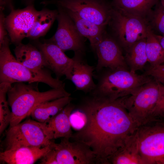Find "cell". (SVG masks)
<instances>
[{
    "instance_id": "obj_11",
    "label": "cell",
    "mask_w": 164,
    "mask_h": 164,
    "mask_svg": "<svg viewBox=\"0 0 164 164\" xmlns=\"http://www.w3.org/2000/svg\"><path fill=\"white\" fill-rule=\"evenodd\" d=\"M38 12L34 4L22 9L11 10L5 17V23L11 43L16 46L27 38Z\"/></svg>"
},
{
    "instance_id": "obj_13",
    "label": "cell",
    "mask_w": 164,
    "mask_h": 164,
    "mask_svg": "<svg viewBox=\"0 0 164 164\" xmlns=\"http://www.w3.org/2000/svg\"><path fill=\"white\" fill-rule=\"evenodd\" d=\"M94 52L97 58L95 70L96 72L104 68L111 70H127L121 46L115 39L109 35L105 31L97 45Z\"/></svg>"
},
{
    "instance_id": "obj_32",
    "label": "cell",
    "mask_w": 164,
    "mask_h": 164,
    "mask_svg": "<svg viewBox=\"0 0 164 164\" xmlns=\"http://www.w3.org/2000/svg\"><path fill=\"white\" fill-rule=\"evenodd\" d=\"M3 10L0 9V46L2 44L8 33L5 25V17Z\"/></svg>"
},
{
    "instance_id": "obj_14",
    "label": "cell",
    "mask_w": 164,
    "mask_h": 164,
    "mask_svg": "<svg viewBox=\"0 0 164 164\" xmlns=\"http://www.w3.org/2000/svg\"><path fill=\"white\" fill-rule=\"evenodd\" d=\"M32 41L33 44L43 53L47 67L55 74L57 78L65 76L66 79L70 80L73 58L67 56L64 51L53 42L46 40L42 43L38 39Z\"/></svg>"
},
{
    "instance_id": "obj_34",
    "label": "cell",
    "mask_w": 164,
    "mask_h": 164,
    "mask_svg": "<svg viewBox=\"0 0 164 164\" xmlns=\"http://www.w3.org/2000/svg\"><path fill=\"white\" fill-rule=\"evenodd\" d=\"M155 35L164 50V35L160 36L155 34Z\"/></svg>"
},
{
    "instance_id": "obj_10",
    "label": "cell",
    "mask_w": 164,
    "mask_h": 164,
    "mask_svg": "<svg viewBox=\"0 0 164 164\" xmlns=\"http://www.w3.org/2000/svg\"><path fill=\"white\" fill-rule=\"evenodd\" d=\"M57 7V29L54 35L47 40L55 43L64 52L72 50L84 53L85 46L84 37L79 33L67 12L62 7Z\"/></svg>"
},
{
    "instance_id": "obj_15",
    "label": "cell",
    "mask_w": 164,
    "mask_h": 164,
    "mask_svg": "<svg viewBox=\"0 0 164 164\" xmlns=\"http://www.w3.org/2000/svg\"><path fill=\"white\" fill-rule=\"evenodd\" d=\"M84 53L74 52L70 80L77 90L90 93L96 87L93 79L95 67L88 64L84 59Z\"/></svg>"
},
{
    "instance_id": "obj_35",
    "label": "cell",
    "mask_w": 164,
    "mask_h": 164,
    "mask_svg": "<svg viewBox=\"0 0 164 164\" xmlns=\"http://www.w3.org/2000/svg\"><path fill=\"white\" fill-rule=\"evenodd\" d=\"M36 0H22L23 3L26 5V6L34 4V2Z\"/></svg>"
},
{
    "instance_id": "obj_16",
    "label": "cell",
    "mask_w": 164,
    "mask_h": 164,
    "mask_svg": "<svg viewBox=\"0 0 164 164\" xmlns=\"http://www.w3.org/2000/svg\"><path fill=\"white\" fill-rule=\"evenodd\" d=\"M52 143L45 146H22L5 150L0 152V161L8 164H33L53 149Z\"/></svg>"
},
{
    "instance_id": "obj_4",
    "label": "cell",
    "mask_w": 164,
    "mask_h": 164,
    "mask_svg": "<svg viewBox=\"0 0 164 164\" xmlns=\"http://www.w3.org/2000/svg\"><path fill=\"white\" fill-rule=\"evenodd\" d=\"M103 73L97 72V82L90 94L115 100L131 95L152 80L150 76L140 75L125 69L111 70Z\"/></svg>"
},
{
    "instance_id": "obj_5",
    "label": "cell",
    "mask_w": 164,
    "mask_h": 164,
    "mask_svg": "<svg viewBox=\"0 0 164 164\" xmlns=\"http://www.w3.org/2000/svg\"><path fill=\"white\" fill-rule=\"evenodd\" d=\"M108 24L112 29L113 37L125 50L138 41L146 38L152 29L146 19L113 7Z\"/></svg>"
},
{
    "instance_id": "obj_18",
    "label": "cell",
    "mask_w": 164,
    "mask_h": 164,
    "mask_svg": "<svg viewBox=\"0 0 164 164\" xmlns=\"http://www.w3.org/2000/svg\"><path fill=\"white\" fill-rule=\"evenodd\" d=\"M72 100L69 96L42 102L33 108L29 116L38 122H47L70 103Z\"/></svg>"
},
{
    "instance_id": "obj_2",
    "label": "cell",
    "mask_w": 164,
    "mask_h": 164,
    "mask_svg": "<svg viewBox=\"0 0 164 164\" xmlns=\"http://www.w3.org/2000/svg\"><path fill=\"white\" fill-rule=\"evenodd\" d=\"M7 94V101L12 112L10 127L19 124L29 116L33 108L38 104L70 96L65 88H52L40 92L31 85L21 82L11 84Z\"/></svg>"
},
{
    "instance_id": "obj_29",
    "label": "cell",
    "mask_w": 164,
    "mask_h": 164,
    "mask_svg": "<svg viewBox=\"0 0 164 164\" xmlns=\"http://www.w3.org/2000/svg\"><path fill=\"white\" fill-rule=\"evenodd\" d=\"M160 94L159 100L153 109L150 121L164 118V84L159 83Z\"/></svg>"
},
{
    "instance_id": "obj_1",
    "label": "cell",
    "mask_w": 164,
    "mask_h": 164,
    "mask_svg": "<svg viewBox=\"0 0 164 164\" xmlns=\"http://www.w3.org/2000/svg\"><path fill=\"white\" fill-rule=\"evenodd\" d=\"M78 108L85 113L86 123L71 138L88 146L99 164H108V158L136 132L138 126L121 98L111 100L90 94Z\"/></svg>"
},
{
    "instance_id": "obj_26",
    "label": "cell",
    "mask_w": 164,
    "mask_h": 164,
    "mask_svg": "<svg viewBox=\"0 0 164 164\" xmlns=\"http://www.w3.org/2000/svg\"><path fill=\"white\" fill-rule=\"evenodd\" d=\"M11 85L7 82L0 84V134L1 135L9 125L12 119V112L6 99V94Z\"/></svg>"
},
{
    "instance_id": "obj_36",
    "label": "cell",
    "mask_w": 164,
    "mask_h": 164,
    "mask_svg": "<svg viewBox=\"0 0 164 164\" xmlns=\"http://www.w3.org/2000/svg\"><path fill=\"white\" fill-rule=\"evenodd\" d=\"M162 5L164 6V0H161V2Z\"/></svg>"
},
{
    "instance_id": "obj_21",
    "label": "cell",
    "mask_w": 164,
    "mask_h": 164,
    "mask_svg": "<svg viewBox=\"0 0 164 164\" xmlns=\"http://www.w3.org/2000/svg\"><path fill=\"white\" fill-rule=\"evenodd\" d=\"M65 10L73 20L80 35L88 39L91 48L94 52L97 45L105 32V27L83 19L70 11Z\"/></svg>"
},
{
    "instance_id": "obj_6",
    "label": "cell",
    "mask_w": 164,
    "mask_h": 164,
    "mask_svg": "<svg viewBox=\"0 0 164 164\" xmlns=\"http://www.w3.org/2000/svg\"><path fill=\"white\" fill-rule=\"evenodd\" d=\"M53 139L45 123L27 119L10 127L5 140V150L22 146H45L50 145Z\"/></svg>"
},
{
    "instance_id": "obj_12",
    "label": "cell",
    "mask_w": 164,
    "mask_h": 164,
    "mask_svg": "<svg viewBox=\"0 0 164 164\" xmlns=\"http://www.w3.org/2000/svg\"><path fill=\"white\" fill-rule=\"evenodd\" d=\"M59 143H52L58 164H99L94 152L87 145L63 138Z\"/></svg>"
},
{
    "instance_id": "obj_23",
    "label": "cell",
    "mask_w": 164,
    "mask_h": 164,
    "mask_svg": "<svg viewBox=\"0 0 164 164\" xmlns=\"http://www.w3.org/2000/svg\"><path fill=\"white\" fill-rule=\"evenodd\" d=\"M58 11L44 8L39 11L27 38L32 40L44 36L56 19Z\"/></svg>"
},
{
    "instance_id": "obj_27",
    "label": "cell",
    "mask_w": 164,
    "mask_h": 164,
    "mask_svg": "<svg viewBox=\"0 0 164 164\" xmlns=\"http://www.w3.org/2000/svg\"><path fill=\"white\" fill-rule=\"evenodd\" d=\"M152 26L159 34L164 35V6L161 3L157 5L151 13Z\"/></svg>"
},
{
    "instance_id": "obj_9",
    "label": "cell",
    "mask_w": 164,
    "mask_h": 164,
    "mask_svg": "<svg viewBox=\"0 0 164 164\" xmlns=\"http://www.w3.org/2000/svg\"><path fill=\"white\" fill-rule=\"evenodd\" d=\"M41 3L46 5H55L105 27L109 23L112 9L104 0H46Z\"/></svg>"
},
{
    "instance_id": "obj_3",
    "label": "cell",
    "mask_w": 164,
    "mask_h": 164,
    "mask_svg": "<svg viewBox=\"0 0 164 164\" xmlns=\"http://www.w3.org/2000/svg\"><path fill=\"white\" fill-rule=\"evenodd\" d=\"M10 43L7 36L0 46V83L12 84L16 82H28L45 83L52 88H65V84L58 78H54L49 71L44 69L31 70L19 63L12 53Z\"/></svg>"
},
{
    "instance_id": "obj_30",
    "label": "cell",
    "mask_w": 164,
    "mask_h": 164,
    "mask_svg": "<svg viewBox=\"0 0 164 164\" xmlns=\"http://www.w3.org/2000/svg\"><path fill=\"white\" fill-rule=\"evenodd\" d=\"M145 74L153 77L156 81L164 84V63L150 66Z\"/></svg>"
},
{
    "instance_id": "obj_22",
    "label": "cell",
    "mask_w": 164,
    "mask_h": 164,
    "mask_svg": "<svg viewBox=\"0 0 164 164\" xmlns=\"http://www.w3.org/2000/svg\"><path fill=\"white\" fill-rule=\"evenodd\" d=\"M158 0H113L112 7L127 14L146 19Z\"/></svg>"
},
{
    "instance_id": "obj_24",
    "label": "cell",
    "mask_w": 164,
    "mask_h": 164,
    "mask_svg": "<svg viewBox=\"0 0 164 164\" xmlns=\"http://www.w3.org/2000/svg\"><path fill=\"white\" fill-rule=\"evenodd\" d=\"M146 38L140 40L125 49V57L130 71L135 72L143 68L148 62L145 46Z\"/></svg>"
},
{
    "instance_id": "obj_28",
    "label": "cell",
    "mask_w": 164,
    "mask_h": 164,
    "mask_svg": "<svg viewBox=\"0 0 164 164\" xmlns=\"http://www.w3.org/2000/svg\"><path fill=\"white\" fill-rule=\"evenodd\" d=\"M69 120L71 127L78 131L85 126L87 117L83 111L78 108L72 111L70 115Z\"/></svg>"
},
{
    "instance_id": "obj_20",
    "label": "cell",
    "mask_w": 164,
    "mask_h": 164,
    "mask_svg": "<svg viewBox=\"0 0 164 164\" xmlns=\"http://www.w3.org/2000/svg\"><path fill=\"white\" fill-rule=\"evenodd\" d=\"M74 108L70 103L53 118L45 123L48 130L53 135L54 139L63 138L70 139L72 137L73 134L69 117Z\"/></svg>"
},
{
    "instance_id": "obj_33",
    "label": "cell",
    "mask_w": 164,
    "mask_h": 164,
    "mask_svg": "<svg viewBox=\"0 0 164 164\" xmlns=\"http://www.w3.org/2000/svg\"><path fill=\"white\" fill-rule=\"evenodd\" d=\"M0 8L5 9L7 7L11 10L14 9L12 5V0H0Z\"/></svg>"
},
{
    "instance_id": "obj_8",
    "label": "cell",
    "mask_w": 164,
    "mask_h": 164,
    "mask_svg": "<svg viewBox=\"0 0 164 164\" xmlns=\"http://www.w3.org/2000/svg\"><path fill=\"white\" fill-rule=\"evenodd\" d=\"M159 94V83L152 80L130 96L121 97L129 114L138 127L150 121Z\"/></svg>"
},
{
    "instance_id": "obj_25",
    "label": "cell",
    "mask_w": 164,
    "mask_h": 164,
    "mask_svg": "<svg viewBox=\"0 0 164 164\" xmlns=\"http://www.w3.org/2000/svg\"><path fill=\"white\" fill-rule=\"evenodd\" d=\"M145 49L150 66L164 63V50L152 29L146 38Z\"/></svg>"
},
{
    "instance_id": "obj_19",
    "label": "cell",
    "mask_w": 164,
    "mask_h": 164,
    "mask_svg": "<svg viewBox=\"0 0 164 164\" xmlns=\"http://www.w3.org/2000/svg\"><path fill=\"white\" fill-rule=\"evenodd\" d=\"M136 132L108 158V164H145L139 152Z\"/></svg>"
},
{
    "instance_id": "obj_7",
    "label": "cell",
    "mask_w": 164,
    "mask_h": 164,
    "mask_svg": "<svg viewBox=\"0 0 164 164\" xmlns=\"http://www.w3.org/2000/svg\"><path fill=\"white\" fill-rule=\"evenodd\" d=\"M136 137L145 164H164V123L151 120L138 127Z\"/></svg>"
},
{
    "instance_id": "obj_31",
    "label": "cell",
    "mask_w": 164,
    "mask_h": 164,
    "mask_svg": "<svg viewBox=\"0 0 164 164\" xmlns=\"http://www.w3.org/2000/svg\"><path fill=\"white\" fill-rule=\"evenodd\" d=\"M40 164H58L56 154L55 150L52 149L41 159Z\"/></svg>"
},
{
    "instance_id": "obj_17",
    "label": "cell",
    "mask_w": 164,
    "mask_h": 164,
    "mask_svg": "<svg viewBox=\"0 0 164 164\" xmlns=\"http://www.w3.org/2000/svg\"><path fill=\"white\" fill-rule=\"evenodd\" d=\"M13 50L15 57L19 63L28 68L36 70L47 67L45 58L42 52L35 45L22 43L15 46Z\"/></svg>"
}]
</instances>
